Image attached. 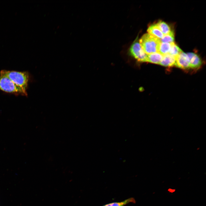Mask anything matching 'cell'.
Instances as JSON below:
<instances>
[{"label":"cell","instance_id":"cell-1","mask_svg":"<svg viewBox=\"0 0 206 206\" xmlns=\"http://www.w3.org/2000/svg\"><path fill=\"white\" fill-rule=\"evenodd\" d=\"M0 75L7 77L17 86L26 91L29 78V74L27 72L4 70L0 72Z\"/></svg>","mask_w":206,"mask_h":206},{"label":"cell","instance_id":"cell-2","mask_svg":"<svg viewBox=\"0 0 206 206\" xmlns=\"http://www.w3.org/2000/svg\"><path fill=\"white\" fill-rule=\"evenodd\" d=\"M139 41L143 51L147 55L158 52L161 42L160 39L148 33L143 35Z\"/></svg>","mask_w":206,"mask_h":206},{"label":"cell","instance_id":"cell-3","mask_svg":"<svg viewBox=\"0 0 206 206\" xmlns=\"http://www.w3.org/2000/svg\"><path fill=\"white\" fill-rule=\"evenodd\" d=\"M0 90L7 92L27 95L26 91L17 86L7 77L0 75Z\"/></svg>","mask_w":206,"mask_h":206},{"label":"cell","instance_id":"cell-4","mask_svg":"<svg viewBox=\"0 0 206 206\" xmlns=\"http://www.w3.org/2000/svg\"><path fill=\"white\" fill-rule=\"evenodd\" d=\"M129 50L131 55L138 61L147 62L148 55L143 51L138 39L131 45Z\"/></svg>","mask_w":206,"mask_h":206},{"label":"cell","instance_id":"cell-5","mask_svg":"<svg viewBox=\"0 0 206 206\" xmlns=\"http://www.w3.org/2000/svg\"><path fill=\"white\" fill-rule=\"evenodd\" d=\"M175 65L183 69L190 68L189 60L187 54L183 51L181 52L176 58Z\"/></svg>","mask_w":206,"mask_h":206},{"label":"cell","instance_id":"cell-6","mask_svg":"<svg viewBox=\"0 0 206 206\" xmlns=\"http://www.w3.org/2000/svg\"><path fill=\"white\" fill-rule=\"evenodd\" d=\"M187 54L189 59L190 68L194 69L199 68L202 64L199 56L193 53H188Z\"/></svg>","mask_w":206,"mask_h":206},{"label":"cell","instance_id":"cell-7","mask_svg":"<svg viewBox=\"0 0 206 206\" xmlns=\"http://www.w3.org/2000/svg\"><path fill=\"white\" fill-rule=\"evenodd\" d=\"M175 62L176 58L168 54L163 55L159 64L164 66H172L175 65Z\"/></svg>","mask_w":206,"mask_h":206},{"label":"cell","instance_id":"cell-8","mask_svg":"<svg viewBox=\"0 0 206 206\" xmlns=\"http://www.w3.org/2000/svg\"><path fill=\"white\" fill-rule=\"evenodd\" d=\"M147 31L149 34L160 39H161L164 35L156 23L150 26L147 29Z\"/></svg>","mask_w":206,"mask_h":206},{"label":"cell","instance_id":"cell-9","mask_svg":"<svg viewBox=\"0 0 206 206\" xmlns=\"http://www.w3.org/2000/svg\"><path fill=\"white\" fill-rule=\"evenodd\" d=\"M163 55L159 52L148 55L147 62L159 64L162 60Z\"/></svg>","mask_w":206,"mask_h":206},{"label":"cell","instance_id":"cell-10","mask_svg":"<svg viewBox=\"0 0 206 206\" xmlns=\"http://www.w3.org/2000/svg\"><path fill=\"white\" fill-rule=\"evenodd\" d=\"M156 24L164 35L169 33L172 31L169 26L163 21L159 20Z\"/></svg>","mask_w":206,"mask_h":206},{"label":"cell","instance_id":"cell-11","mask_svg":"<svg viewBox=\"0 0 206 206\" xmlns=\"http://www.w3.org/2000/svg\"><path fill=\"white\" fill-rule=\"evenodd\" d=\"M171 43L161 42L158 52L163 55L169 54L171 47Z\"/></svg>","mask_w":206,"mask_h":206},{"label":"cell","instance_id":"cell-12","mask_svg":"<svg viewBox=\"0 0 206 206\" xmlns=\"http://www.w3.org/2000/svg\"><path fill=\"white\" fill-rule=\"evenodd\" d=\"M136 201L133 197H131L120 202H115L110 203L102 206H124L130 203H135Z\"/></svg>","mask_w":206,"mask_h":206},{"label":"cell","instance_id":"cell-13","mask_svg":"<svg viewBox=\"0 0 206 206\" xmlns=\"http://www.w3.org/2000/svg\"><path fill=\"white\" fill-rule=\"evenodd\" d=\"M171 44V49L169 54L176 58L182 51L174 42Z\"/></svg>","mask_w":206,"mask_h":206},{"label":"cell","instance_id":"cell-14","mask_svg":"<svg viewBox=\"0 0 206 206\" xmlns=\"http://www.w3.org/2000/svg\"><path fill=\"white\" fill-rule=\"evenodd\" d=\"M174 32L172 30L169 33L164 35L160 40L161 42L170 43L174 42Z\"/></svg>","mask_w":206,"mask_h":206}]
</instances>
